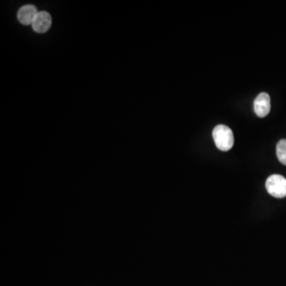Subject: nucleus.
Instances as JSON below:
<instances>
[{"mask_svg":"<svg viewBox=\"0 0 286 286\" xmlns=\"http://www.w3.org/2000/svg\"><path fill=\"white\" fill-rule=\"evenodd\" d=\"M215 146L221 151H228L232 148L235 142L234 134L230 127L225 125H218L212 131Z\"/></svg>","mask_w":286,"mask_h":286,"instance_id":"nucleus-1","label":"nucleus"},{"mask_svg":"<svg viewBox=\"0 0 286 286\" xmlns=\"http://www.w3.org/2000/svg\"><path fill=\"white\" fill-rule=\"evenodd\" d=\"M38 14V10L34 5H25L18 10V19L23 25H29L33 23Z\"/></svg>","mask_w":286,"mask_h":286,"instance_id":"nucleus-5","label":"nucleus"},{"mask_svg":"<svg viewBox=\"0 0 286 286\" xmlns=\"http://www.w3.org/2000/svg\"><path fill=\"white\" fill-rule=\"evenodd\" d=\"M255 113L260 118L268 115L271 111V97L267 93H262L256 97L254 102Z\"/></svg>","mask_w":286,"mask_h":286,"instance_id":"nucleus-3","label":"nucleus"},{"mask_svg":"<svg viewBox=\"0 0 286 286\" xmlns=\"http://www.w3.org/2000/svg\"><path fill=\"white\" fill-rule=\"evenodd\" d=\"M266 188L268 193L274 197L282 199L286 196V179L283 176L274 174L269 177Z\"/></svg>","mask_w":286,"mask_h":286,"instance_id":"nucleus-2","label":"nucleus"},{"mask_svg":"<svg viewBox=\"0 0 286 286\" xmlns=\"http://www.w3.org/2000/svg\"><path fill=\"white\" fill-rule=\"evenodd\" d=\"M51 24L52 18L50 14L46 11H41L38 12L32 25H33L34 31L42 34L49 30Z\"/></svg>","mask_w":286,"mask_h":286,"instance_id":"nucleus-4","label":"nucleus"},{"mask_svg":"<svg viewBox=\"0 0 286 286\" xmlns=\"http://www.w3.org/2000/svg\"><path fill=\"white\" fill-rule=\"evenodd\" d=\"M277 156L282 164L286 166V139H282L277 144Z\"/></svg>","mask_w":286,"mask_h":286,"instance_id":"nucleus-6","label":"nucleus"}]
</instances>
